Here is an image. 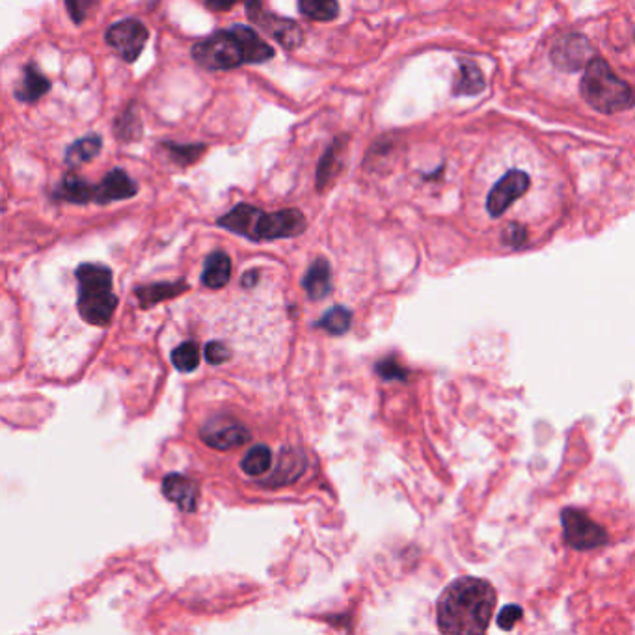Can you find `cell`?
I'll return each mask as SVG.
<instances>
[{
  "instance_id": "9c48e42d",
  "label": "cell",
  "mask_w": 635,
  "mask_h": 635,
  "mask_svg": "<svg viewBox=\"0 0 635 635\" xmlns=\"http://www.w3.org/2000/svg\"><path fill=\"white\" fill-rule=\"evenodd\" d=\"M532 187V179L522 170H511L501 177L487 198V210L492 219H499L507 213V209L520 200Z\"/></svg>"
},
{
  "instance_id": "83f0119b",
  "label": "cell",
  "mask_w": 635,
  "mask_h": 635,
  "mask_svg": "<svg viewBox=\"0 0 635 635\" xmlns=\"http://www.w3.org/2000/svg\"><path fill=\"white\" fill-rule=\"evenodd\" d=\"M170 149V155L175 158V163L179 165H191L201 157V153L205 151V146H174L168 144L166 146Z\"/></svg>"
},
{
  "instance_id": "277c9868",
  "label": "cell",
  "mask_w": 635,
  "mask_h": 635,
  "mask_svg": "<svg viewBox=\"0 0 635 635\" xmlns=\"http://www.w3.org/2000/svg\"><path fill=\"white\" fill-rule=\"evenodd\" d=\"M75 274L78 282V313L94 326L109 325L118 306V297L112 293L111 269L95 263H85Z\"/></svg>"
},
{
  "instance_id": "603a6c76",
  "label": "cell",
  "mask_w": 635,
  "mask_h": 635,
  "mask_svg": "<svg viewBox=\"0 0 635 635\" xmlns=\"http://www.w3.org/2000/svg\"><path fill=\"white\" fill-rule=\"evenodd\" d=\"M273 464V453L267 445H254L241 461V470L246 475H263L267 473Z\"/></svg>"
},
{
  "instance_id": "9a60e30c",
  "label": "cell",
  "mask_w": 635,
  "mask_h": 635,
  "mask_svg": "<svg viewBox=\"0 0 635 635\" xmlns=\"http://www.w3.org/2000/svg\"><path fill=\"white\" fill-rule=\"evenodd\" d=\"M302 287L306 289L308 297L313 300H323L325 297H328L332 291L330 263L323 257L315 259L302 280Z\"/></svg>"
},
{
  "instance_id": "4dcf8cb0",
  "label": "cell",
  "mask_w": 635,
  "mask_h": 635,
  "mask_svg": "<svg viewBox=\"0 0 635 635\" xmlns=\"http://www.w3.org/2000/svg\"><path fill=\"white\" fill-rule=\"evenodd\" d=\"M522 615H523V610H522L520 605L509 604V605H505V607H504V610L499 612L497 624H499L501 628H504V630H507V631H509V630H513V628H514V624L522 619Z\"/></svg>"
},
{
  "instance_id": "2e32d148",
  "label": "cell",
  "mask_w": 635,
  "mask_h": 635,
  "mask_svg": "<svg viewBox=\"0 0 635 635\" xmlns=\"http://www.w3.org/2000/svg\"><path fill=\"white\" fill-rule=\"evenodd\" d=\"M49 90H50L49 78L40 71V67L36 64H29L24 67L21 83L13 94L21 103H36Z\"/></svg>"
},
{
  "instance_id": "f546056e",
  "label": "cell",
  "mask_w": 635,
  "mask_h": 635,
  "mask_svg": "<svg viewBox=\"0 0 635 635\" xmlns=\"http://www.w3.org/2000/svg\"><path fill=\"white\" fill-rule=\"evenodd\" d=\"M205 358L210 365H222L228 360H231V353L224 347V343L220 341H210L205 347Z\"/></svg>"
},
{
  "instance_id": "1f68e13d",
  "label": "cell",
  "mask_w": 635,
  "mask_h": 635,
  "mask_svg": "<svg viewBox=\"0 0 635 635\" xmlns=\"http://www.w3.org/2000/svg\"><path fill=\"white\" fill-rule=\"evenodd\" d=\"M237 3H241V0H207V6H209L210 10L226 12V10H231Z\"/></svg>"
},
{
  "instance_id": "f1b7e54d",
  "label": "cell",
  "mask_w": 635,
  "mask_h": 635,
  "mask_svg": "<svg viewBox=\"0 0 635 635\" xmlns=\"http://www.w3.org/2000/svg\"><path fill=\"white\" fill-rule=\"evenodd\" d=\"M377 373L384 380H407V371L401 363H397L393 358H386L377 363Z\"/></svg>"
},
{
  "instance_id": "30bf717a",
  "label": "cell",
  "mask_w": 635,
  "mask_h": 635,
  "mask_svg": "<svg viewBox=\"0 0 635 635\" xmlns=\"http://www.w3.org/2000/svg\"><path fill=\"white\" fill-rule=\"evenodd\" d=\"M248 15L255 21L261 29L274 36L287 49H295L302 43V31L295 21L282 19L278 15H267L261 8L259 0H248Z\"/></svg>"
},
{
  "instance_id": "52a82bcc",
  "label": "cell",
  "mask_w": 635,
  "mask_h": 635,
  "mask_svg": "<svg viewBox=\"0 0 635 635\" xmlns=\"http://www.w3.org/2000/svg\"><path fill=\"white\" fill-rule=\"evenodd\" d=\"M200 436L209 447L217 449V452H229V449L250 442L252 433L245 423L237 421L231 416H217L205 423L200 431Z\"/></svg>"
},
{
  "instance_id": "ac0fdd59",
  "label": "cell",
  "mask_w": 635,
  "mask_h": 635,
  "mask_svg": "<svg viewBox=\"0 0 635 635\" xmlns=\"http://www.w3.org/2000/svg\"><path fill=\"white\" fill-rule=\"evenodd\" d=\"M95 192H97V184H90L88 181L69 174L58 184V189L55 191V198L71 201V203H88V201H95Z\"/></svg>"
},
{
  "instance_id": "484cf974",
  "label": "cell",
  "mask_w": 635,
  "mask_h": 635,
  "mask_svg": "<svg viewBox=\"0 0 635 635\" xmlns=\"http://www.w3.org/2000/svg\"><path fill=\"white\" fill-rule=\"evenodd\" d=\"M116 135L118 139L121 140H135V139H140L142 135V123H140V118L137 114V109H129L125 111L120 118H118V123H116Z\"/></svg>"
},
{
  "instance_id": "3957f363",
  "label": "cell",
  "mask_w": 635,
  "mask_h": 635,
  "mask_svg": "<svg viewBox=\"0 0 635 635\" xmlns=\"http://www.w3.org/2000/svg\"><path fill=\"white\" fill-rule=\"evenodd\" d=\"M219 226L252 241L289 239L304 233L308 222L299 209H283L276 213H263L248 203L233 207L228 215L219 219Z\"/></svg>"
},
{
  "instance_id": "8fae6325",
  "label": "cell",
  "mask_w": 635,
  "mask_h": 635,
  "mask_svg": "<svg viewBox=\"0 0 635 635\" xmlns=\"http://www.w3.org/2000/svg\"><path fill=\"white\" fill-rule=\"evenodd\" d=\"M591 45L579 34H567L555 41L551 49V62L563 71H577L589 62Z\"/></svg>"
},
{
  "instance_id": "44dd1931",
  "label": "cell",
  "mask_w": 635,
  "mask_h": 635,
  "mask_svg": "<svg viewBox=\"0 0 635 635\" xmlns=\"http://www.w3.org/2000/svg\"><path fill=\"white\" fill-rule=\"evenodd\" d=\"M101 139L92 135V137H86V139H81V140H76L73 146H69L67 153H66V163L73 168L76 166H81L88 161H92L94 157L99 155L101 151Z\"/></svg>"
},
{
  "instance_id": "7a4b0ae2",
  "label": "cell",
  "mask_w": 635,
  "mask_h": 635,
  "mask_svg": "<svg viewBox=\"0 0 635 635\" xmlns=\"http://www.w3.org/2000/svg\"><path fill=\"white\" fill-rule=\"evenodd\" d=\"M192 57L205 69L222 71L267 62L274 57V49L248 26H233L198 41L192 47Z\"/></svg>"
},
{
  "instance_id": "8992f818",
  "label": "cell",
  "mask_w": 635,
  "mask_h": 635,
  "mask_svg": "<svg viewBox=\"0 0 635 635\" xmlns=\"http://www.w3.org/2000/svg\"><path fill=\"white\" fill-rule=\"evenodd\" d=\"M561 522H563V533H565L567 544L577 551L600 548L607 544V539H610L604 525L595 522L586 511L581 509L567 507L561 513Z\"/></svg>"
},
{
  "instance_id": "4fadbf2b",
  "label": "cell",
  "mask_w": 635,
  "mask_h": 635,
  "mask_svg": "<svg viewBox=\"0 0 635 635\" xmlns=\"http://www.w3.org/2000/svg\"><path fill=\"white\" fill-rule=\"evenodd\" d=\"M137 192H139V187L135 181H132L123 170H112L97 184L95 203L103 205L118 200H129Z\"/></svg>"
},
{
  "instance_id": "6da1fadb",
  "label": "cell",
  "mask_w": 635,
  "mask_h": 635,
  "mask_svg": "<svg viewBox=\"0 0 635 635\" xmlns=\"http://www.w3.org/2000/svg\"><path fill=\"white\" fill-rule=\"evenodd\" d=\"M497 595L487 579L464 576L452 581L438 598L436 622L442 633H485Z\"/></svg>"
},
{
  "instance_id": "5b68a950",
  "label": "cell",
  "mask_w": 635,
  "mask_h": 635,
  "mask_svg": "<svg viewBox=\"0 0 635 635\" xmlns=\"http://www.w3.org/2000/svg\"><path fill=\"white\" fill-rule=\"evenodd\" d=\"M579 90L591 107L602 114L622 112L635 104L633 88L615 75L605 60L589 62Z\"/></svg>"
},
{
  "instance_id": "d6986e66",
  "label": "cell",
  "mask_w": 635,
  "mask_h": 635,
  "mask_svg": "<svg viewBox=\"0 0 635 635\" xmlns=\"http://www.w3.org/2000/svg\"><path fill=\"white\" fill-rule=\"evenodd\" d=\"M187 283L183 280L177 282H165V283H155V285H146V287H139L137 289V299L140 302L142 308H149L155 306L163 300L174 299L177 295H181L183 291H187Z\"/></svg>"
},
{
  "instance_id": "4316f807",
  "label": "cell",
  "mask_w": 635,
  "mask_h": 635,
  "mask_svg": "<svg viewBox=\"0 0 635 635\" xmlns=\"http://www.w3.org/2000/svg\"><path fill=\"white\" fill-rule=\"evenodd\" d=\"M97 6L99 0H66V8L76 24L85 22Z\"/></svg>"
},
{
  "instance_id": "7402d4cb",
  "label": "cell",
  "mask_w": 635,
  "mask_h": 635,
  "mask_svg": "<svg viewBox=\"0 0 635 635\" xmlns=\"http://www.w3.org/2000/svg\"><path fill=\"white\" fill-rule=\"evenodd\" d=\"M351 323H353V313L343 306H334L321 317L319 323H317V328H323L332 335H343L349 332Z\"/></svg>"
},
{
  "instance_id": "ffe728a7",
  "label": "cell",
  "mask_w": 635,
  "mask_h": 635,
  "mask_svg": "<svg viewBox=\"0 0 635 635\" xmlns=\"http://www.w3.org/2000/svg\"><path fill=\"white\" fill-rule=\"evenodd\" d=\"M485 90V75L478 64L462 62L459 81L453 88L455 95H479Z\"/></svg>"
},
{
  "instance_id": "ba28073f",
  "label": "cell",
  "mask_w": 635,
  "mask_h": 635,
  "mask_svg": "<svg viewBox=\"0 0 635 635\" xmlns=\"http://www.w3.org/2000/svg\"><path fill=\"white\" fill-rule=\"evenodd\" d=\"M148 38H149L148 29L137 19L120 21V22L112 24L111 29L107 31V34H104V40H107V43L116 52H120V57L129 64L139 60Z\"/></svg>"
},
{
  "instance_id": "d4e9b609",
  "label": "cell",
  "mask_w": 635,
  "mask_h": 635,
  "mask_svg": "<svg viewBox=\"0 0 635 635\" xmlns=\"http://www.w3.org/2000/svg\"><path fill=\"white\" fill-rule=\"evenodd\" d=\"M200 347L194 341L181 343L172 353V363L181 373H191L200 365Z\"/></svg>"
},
{
  "instance_id": "5bb4252c",
  "label": "cell",
  "mask_w": 635,
  "mask_h": 635,
  "mask_svg": "<svg viewBox=\"0 0 635 635\" xmlns=\"http://www.w3.org/2000/svg\"><path fill=\"white\" fill-rule=\"evenodd\" d=\"M306 464L308 462H306V457L302 452H299V449L285 447V449H282V453L278 457V464H276L274 473L271 475V479L264 481V485H271L273 488H278V487L293 483L304 473Z\"/></svg>"
},
{
  "instance_id": "7c38bea8",
  "label": "cell",
  "mask_w": 635,
  "mask_h": 635,
  "mask_svg": "<svg viewBox=\"0 0 635 635\" xmlns=\"http://www.w3.org/2000/svg\"><path fill=\"white\" fill-rule=\"evenodd\" d=\"M163 494L183 513H194L198 507V485L184 475H166L163 481Z\"/></svg>"
},
{
  "instance_id": "cb8c5ba5",
  "label": "cell",
  "mask_w": 635,
  "mask_h": 635,
  "mask_svg": "<svg viewBox=\"0 0 635 635\" xmlns=\"http://www.w3.org/2000/svg\"><path fill=\"white\" fill-rule=\"evenodd\" d=\"M302 15L315 21H332L339 13L337 0H299Z\"/></svg>"
},
{
  "instance_id": "e0dca14e",
  "label": "cell",
  "mask_w": 635,
  "mask_h": 635,
  "mask_svg": "<svg viewBox=\"0 0 635 635\" xmlns=\"http://www.w3.org/2000/svg\"><path fill=\"white\" fill-rule=\"evenodd\" d=\"M231 278V259L226 252H213L201 273V282L209 289H222Z\"/></svg>"
}]
</instances>
